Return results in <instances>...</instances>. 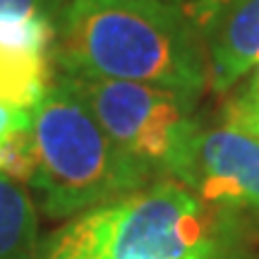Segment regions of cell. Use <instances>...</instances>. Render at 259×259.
Wrapping results in <instances>:
<instances>
[{
  "label": "cell",
  "mask_w": 259,
  "mask_h": 259,
  "mask_svg": "<svg viewBox=\"0 0 259 259\" xmlns=\"http://www.w3.org/2000/svg\"><path fill=\"white\" fill-rule=\"evenodd\" d=\"M29 115L31 113L24 111H15V108H8L0 103V139L10 137L15 132H22V130L29 127Z\"/></svg>",
  "instance_id": "obj_13"
},
{
  "label": "cell",
  "mask_w": 259,
  "mask_h": 259,
  "mask_svg": "<svg viewBox=\"0 0 259 259\" xmlns=\"http://www.w3.org/2000/svg\"><path fill=\"white\" fill-rule=\"evenodd\" d=\"M38 219L24 185L0 173V259L38 257Z\"/></svg>",
  "instance_id": "obj_8"
},
{
  "label": "cell",
  "mask_w": 259,
  "mask_h": 259,
  "mask_svg": "<svg viewBox=\"0 0 259 259\" xmlns=\"http://www.w3.org/2000/svg\"><path fill=\"white\" fill-rule=\"evenodd\" d=\"M56 44V24L15 22L0 24V103L31 113L48 84V56Z\"/></svg>",
  "instance_id": "obj_6"
},
{
  "label": "cell",
  "mask_w": 259,
  "mask_h": 259,
  "mask_svg": "<svg viewBox=\"0 0 259 259\" xmlns=\"http://www.w3.org/2000/svg\"><path fill=\"white\" fill-rule=\"evenodd\" d=\"M228 211L161 180L108 204L99 259H247Z\"/></svg>",
  "instance_id": "obj_3"
},
{
  "label": "cell",
  "mask_w": 259,
  "mask_h": 259,
  "mask_svg": "<svg viewBox=\"0 0 259 259\" xmlns=\"http://www.w3.org/2000/svg\"><path fill=\"white\" fill-rule=\"evenodd\" d=\"M67 0H0V24L15 22H51L58 27Z\"/></svg>",
  "instance_id": "obj_10"
},
{
  "label": "cell",
  "mask_w": 259,
  "mask_h": 259,
  "mask_svg": "<svg viewBox=\"0 0 259 259\" xmlns=\"http://www.w3.org/2000/svg\"><path fill=\"white\" fill-rule=\"evenodd\" d=\"M259 63V0H233L206 34V67L216 94L228 92Z\"/></svg>",
  "instance_id": "obj_7"
},
{
  "label": "cell",
  "mask_w": 259,
  "mask_h": 259,
  "mask_svg": "<svg viewBox=\"0 0 259 259\" xmlns=\"http://www.w3.org/2000/svg\"><path fill=\"white\" fill-rule=\"evenodd\" d=\"M161 3H166L173 10H178L206 41L209 29L213 27L219 15L231 5L233 0H161Z\"/></svg>",
  "instance_id": "obj_12"
},
{
  "label": "cell",
  "mask_w": 259,
  "mask_h": 259,
  "mask_svg": "<svg viewBox=\"0 0 259 259\" xmlns=\"http://www.w3.org/2000/svg\"><path fill=\"white\" fill-rule=\"evenodd\" d=\"M67 77L120 79L199 94L209 79L206 41L161 0H67L56 27Z\"/></svg>",
  "instance_id": "obj_1"
},
{
  "label": "cell",
  "mask_w": 259,
  "mask_h": 259,
  "mask_svg": "<svg viewBox=\"0 0 259 259\" xmlns=\"http://www.w3.org/2000/svg\"><path fill=\"white\" fill-rule=\"evenodd\" d=\"M29 137L36 156L31 187L53 219L77 216L144 190L149 173L118 149L65 77L31 108Z\"/></svg>",
  "instance_id": "obj_2"
},
{
  "label": "cell",
  "mask_w": 259,
  "mask_h": 259,
  "mask_svg": "<svg viewBox=\"0 0 259 259\" xmlns=\"http://www.w3.org/2000/svg\"><path fill=\"white\" fill-rule=\"evenodd\" d=\"M0 173L19 185H31L36 173V156L29 127L0 139Z\"/></svg>",
  "instance_id": "obj_9"
},
{
  "label": "cell",
  "mask_w": 259,
  "mask_h": 259,
  "mask_svg": "<svg viewBox=\"0 0 259 259\" xmlns=\"http://www.w3.org/2000/svg\"><path fill=\"white\" fill-rule=\"evenodd\" d=\"M173 178L211 206L259 209V135L228 122L197 127Z\"/></svg>",
  "instance_id": "obj_5"
},
{
  "label": "cell",
  "mask_w": 259,
  "mask_h": 259,
  "mask_svg": "<svg viewBox=\"0 0 259 259\" xmlns=\"http://www.w3.org/2000/svg\"><path fill=\"white\" fill-rule=\"evenodd\" d=\"M65 79L84 99L120 151L149 176H173L187 142L199 127L194 120L197 94L120 79H84L67 74Z\"/></svg>",
  "instance_id": "obj_4"
},
{
  "label": "cell",
  "mask_w": 259,
  "mask_h": 259,
  "mask_svg": "<svg viewBox=\"0 0 259 259\" xmlns=\"http://www.w3.org/2000/svg\"><path fill=\"white\" fill-rule=\"evenodd\" d=\"M226 122L259 135V63L252 67L250 82L245 87V92L238 94L228 103V108H226Z\"/></svg>",
  "instance_id": "obj_11"
}]
</instances>
